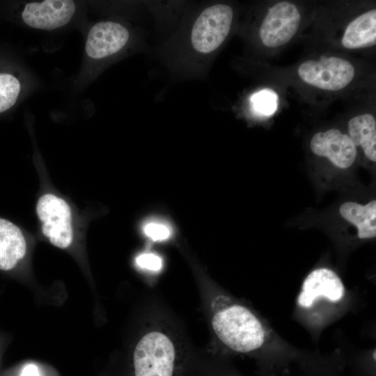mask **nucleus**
<instances>
[{"instance_id":"f257e3e1","label":"nucleus","mask_w":376,"mask_h":376,"mask_svg":"<svg viewBox=\"0 0 376 376\" xmlns=\"http://www.w3.org/2000/svg\"><path fill=\"white\" fill-rule=\"evenodd\" d=\"M220 340L233 351L248 353L259 349L265 331L260 320L246 308L233 305L218 311L212 320Z\"/></svg>"},{"instance_id":"f03ea898","label":"nucleus","mask_w":376,"mask_h":376,"mask_svg":"<svg viewBox=\"0 0 376 376\" xmlns=\"http://www.w3.org/2000/svg\"><path fill=\"white\" fill-rule=\"evenodd\" d=\"M134 376H175L178 360L170 338L151 331L139 341L133 354Z\"/></svg>"},{"instance_id":"7ed1b4c3","label":"nucleus","mask_w":376,"mask_h":376,"mask_svg":"<svg viewBox=\"0 0 376 376\" xmlns=\"http://www.w3.org/2000/svg\"><path fill=\"white\" fill-rule=\"evenodd\" d=\"M233 18V9L226 4H214L204 9L191 31L194 49L203 54L216 50L227 38Z\"/></svg>"},{"instance_id":"20e7f679","label":"nucleus","mask_w":376,"mask_h":376,"mask_svg":"<svg viewBox=\"0 0 376 376\" xmlns=\"http://www.w3.org/2000/svg\"><path fill=\"white\" fill-rule=\"evenodd\" d=\"M36 212L42 224V232L56 247L66 249L73 240L72 212L68 203L53 194H45L36 205Z\"/></svg>"},{"instance_id":"39448f33","label":"nucleus","mask_w":376,"mask_h":376,"mask_svg":"<svg viewBox=\"0 0 376 376\" xmlns=\"http://www.w3.org/2000/svg\"><path fill=\"white\" fill-rule=\"evenodd\" d=\"M300 78L306 83L327 91H338L353 79L355 70L348 61L338 57L308 60L298 68Z\"/></svg>"},{"instance_id":"423d86ee","label":"nucleus","mask_w":376,"mask_h":376,"mask_svg":"<svg viewBox=\"0 0 376 376\" xmlns=\"http://www.w3.org/2000/svg\"><path fill=\"white\" fill-rule=\"evenodd\" d=\"M301 20L297 8L283 1L270 8L260 29V38L264 45L277 47L287 43L296 33Z\"/></svg>"},{"instance_id":"0eeeda50","label":"nucleus","mask_w":376,"mask_h":376,"mask_svg":"<svg viewBox=\"0 0 376 376\" xmlns=\"http://www.w3.org/2000/svg\"><path fill=\"white\" fill-rule=\"evenodd\" d=\"M73 1L46 0L25 5L22 13L23 21L29 26L53 30L68 24L75 12Z\"/></svg>"},{"instance_id":"6e6552de","label":"nucleus","mask_w":376,"mask_h":376,"mask_svg":"<svg viewBox=\"0 0 376 376\" xmlns=\"http://www.w3.org/2000/svg\"><path fill=\"white\" fill-rule=\"evenodd\" d=\"M310 146L314 154L328 158L333 164L343 169L350 167L357 157V147L350 136L337 129L316 133L311 140Z\"/></svg>"},{"instance_id":"1a4fd4ad","label":"nucleus","mask_w":376,"mask_h":376,"mask_svg":"<svg viewBox=\"0 0 376 376\" xmlns=\"http://www.w3.org/2000/svg\"><path fill=\"white\" fill-rule=\"evenodd\" d=\"M129 38V31L121 24L112 21L100 22L88 34L86 53L94 59L106 58L123 49Z\"/></svg>"},{"instance_id":"9d476101","label":"nucleus","mask_w":376,"mask_h":376,"mask_svg":"<svg viewBox=\"0 0 376 376\" xmlns=\"http://www.w3.org/2000/svg\"><path fill=\"white\" fill-rule=\"evenodd\" d=\"M344 295L345 288L340 277L329 269L319 268L312 271L304 281L297 303L301 307L309 308L320 297L336 302Z\"/></svg>"},{"instance_id":"9b49d317","label":"nucleus","mask_w":376,"mask_h":376,"mask_svg":"<svg viewBox=\"0 0 376 376\" xmlns=\"http://www.w3.org/2000/svg\"><path fill=\"white\" fill-rule=\"evenodd\" d=\"M26 253V242L20 228L10 220L0 217V270L13 269Z\"/></svg>"},{"instance_id":"f8f14e48","label":"nucleus","mask_w":376,"mask_h":376,"mask_svg":"<svg viewBox=\"0 0 376 376\" xmlns=\"http://www.w3.org/2000/svg\"><path fill=\"white\" fill-rule=\"evenodd\" d=\"M376 43V10L361 14L347 26L342 38L347 49L368 47Z\"/></svg>"},{"instance_id":"ddd939ff","label":"nucleus","mask_w":376,"mask_h":376,"mask_svg":"<svg viewBox=\"0 0 376 376\" xmlns=\"http://www.w3.org/2000/svg\"><path fill=\"white\" fill-rule=\"evenodd\" d=\"M339 212L342 217L357 228L360 239L373 238L376 235V201L366 205L356 202H345Z\"/></svg>"},{"instance_id":"4468645a","label":"nucleus","mask_w":376,"mask_h":376,"mask_svg":"<svg viewBox=\"0 0 376 376\" xmlns=\"http://www.w3.org/2000/svg\"><path fill=\"white\" fill-rule=\"evenodd\" d=\"M349 136L360 146L368 159L376 161V120L370 113L357 116L348 122Z\"/></svg>"},{"instance_id":"2eb2a0df","label":"nucleus","mask_w":376,"mask_h":376,"mask_svg":"<svg viewBox=\"0 0 376 376\" xmlns=\"http://www.w3.org/2000/svg\"><path fill=\"white\" fill-rule=\"evenodd\" d=\"M20 89V83L15 76L8 73H0V113L15 104Z\"/></svg>"},{"instance_id":"dca6fc26","label":"nucleus","mask_w":376,"mask_h":376,"mask_svg":"<svg viewBox=\"0 0 376 376\" xmlns=\"http://www.w3.org/2000/svg\"><path fill=\"white\" fill-rule=\"evenodd\" d=\"M254 112L260 116H270L277 109L278 96L271 89H264L254 93L251 97Z\"/></svg>"},{"instance_id":"f3484780","label":"nucleus","mask_w":376,"mask_h":376,"mask_svg":"<svg viewBox=\"0 0 376 376\" xmlns=\"http://www.w3.org/2000/svg\"><path fill=\"white\" fill-rule=\"evenodd\" d=\"M143 234L154 242H162L169 239L172 235L171 225L165 221L153 219L146 221L143 226Z\"/></svg>"},{"instance_id":"a211bd4d","label":"nucleus","mask_w":376,"mask_h":376,"mask_svg":"<svg viewBox=\"0 0 376 376\" xmlns=\"http://www.w3.org/2000/svg\"><path fill=\"white\" fill-rule=\"evenodd\" d=\"M136 265L141 269L157 272L162 267L161 257L153 253H143L136 258Z\"/></svg>"},{"instance_id":"6ab92c4d","label":"nucleus","mask_w":376,"mask_h":376,"mask_svg":"<svg viewBox=\"0 0 376 376\" xmlns=\"http://www.w3.org/2000/svg\"><path fill=\"white\" fill-rule=\"evenodd\" d=\"M20 376H40V373L37 366L30 363L24 366Z\"/></svg>"}]
</instances>
